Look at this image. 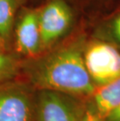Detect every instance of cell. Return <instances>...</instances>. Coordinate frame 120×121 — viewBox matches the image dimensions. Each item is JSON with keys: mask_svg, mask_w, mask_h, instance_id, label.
I'll list each match as a JSON object with an SVG mask.
<instances>
[{"mask_svg": "<svg viewBox=\"0 0 120 121\" xmlns=\"http://www.w3.org/2000/svg\"><path fill=\"white\" fill-rule=\"evenodd\" d=\"M21 78L37 91H58L83 100L91 98L96 87L81 51L74 46L24 60Z\"/></svg>", "mask_w": 120, "mask_h": 121, "instance_id": "6da1fadb", "label": "cell"}, {"mask_svg": "<svg viewBox=\"0 0 120 121\" xmlns=\"http://www.w3.org/2000/svg\"><path fill=\"white\" fill-rule=\"evenodd\" d=\"M37 91L21 77L0 84V121H36Z\"/></svg>", "mask_w": 120, "mask_h": 121, "instance_id": "7a4b0ae2", "label": "cell"}, {"mask_svg": "<svg viewBox=\"0 0 120 121\" xmlns=\"http://www.w3.org/2000/svg\"><path fill=\"white\" fill-rule=\"evenodd\" d=\"M87 103L61 92L37 91L36 121H82Z\"/></svg>", "mask_w": 120, "mask_h": 121, "instance_id": "3957f363", "label": "cell"}, {"mask_svg": "<svg viewBox=\"0 0 120 121\" xmlns=\"http://www.w3.org/2000/svg\"><path fill=\"white\" fill-rule=\"evenodd\" d=\"M84 63L96 87L104 85L120 77V52L106 43H96L83 56Z\"/></svg>", "mask_w": 120, "mask_h": 121, "instance_id": "277c9868", "label": "cell"}, {"mask_svg": "<svg viewBox=\"0 0 120 121\" xmlns=\"http://www.w3.org/2000/svg\"><path fill=\"white\" fill-rule=\"evenodd\" d=\"M72 13L62 0H52L38 13L41 49L52 45L70 27Z\"/></svg>", "mask_w": 120, "mask_h": 121, "instance_id": "5b68a950", "label": "cell"}, {"mask_svg": "<svg viewBox=\"0 0 120 121\" xmlns=\"http://www.w3.org/2000/svg\"><path fill=\"white\" fill-rule=\"evenodd\" d=\"M15 47L18 54L27 59L36 57L41 52V33L38 13L26 11L20 17L15 30Z\"/></svg>", "mask_w": 120, "mask_h": 121, "instance_id": "8992f818", "label": "cell"}, {"mask_svg": "<svg viewBox=\"0 0 120 121\" xmlns=\"http://www.w3.org/2000/svg\"><path fill=\"white\" fill-rule=\"evenodd\" d=\"M94 109L102 120L120 106V77L104 85L95 87L91 96Z\"/></svg>", "mask_w": 120, "mask_h": 121, "instance_id": "52a82bcc", "label": "cell"}, {"mask_svg": "<svg viewBox=\"0 0 120 121\" xmlns=\"http://www.w3.org/2000/svg\"><path fill=\"white\" fill-rule=\"evenodd\" d=\"M23 61L7 51L0 52V84L21 77Z\"/></svg>", "mask_w": 120, "mask_h": 121, "instance_id": "ba28073f", "label": "cell"}, {"mask_svg": "<svg viewBox=\"0 0 120 121\" xmlns=\"http://www.w3.org/2000/svg\"><path fill=\"white\" fill-rule=\"evenodd\" d=\"M17 0H0V35L8 41L17 8Z\"/></svg>", "mask_w": 120, "mask_h": 121, "instance_id": "9c48e42d", "label": "cell"}, {"mask_svg": "<svg viewBox=\"0 0 120 121\" xmlns=\"http://www.w3.org/2000/svg\"><path fill=\"white\" fill-rule=\"evenodd\" d=\"M82 121H104V120H102L98 116L95 109H94L92 104L91 102H87Z\"/></svg>", "mask_w": 120, "mask_h": 121, "instance_id": "30bf717a", "label": "cell"}, {"mask_svg": "<svg viewBox=\"0 0 120 121\" xmlns=\"http://www.w3.org/2000/svg\"><path fill=\"white\" fill-rule=\"evenodd\" d=\"M112 32L116 39L120 42V15L115 20L112 24Z\"/></svg>", "mask_w": 120, "mask_h": 121, "instance_id": "8fae6325", "label": "cell"}, {"mask_svg": "<svg viewBox=\"0 0 120 121\" xmlns=\"http://www.w3.org/2000/svg\"><path fill=\"white\" fill-rule=\"evenodd\" d=\"M104 121H120V106L111 113Z\"/></svg>", "mask_w": 120, "mask_h": 121, "instance_id": "7c38bea8", "label": "cell"}, {"mask_svg": "<svg viewBox=\"0 0 120 121\" xmlns=\"http://www.w3.org/2000/svg\"><path fill=\"white\" fill-rule=\"evenodd\" d=\"M6 41L0 35V52H3V51H6Z\"/></svg>", "mask_w": 120, "mask_h": 121, "instance_id": "4fadbf2b", "label": "cell"}]
</instances>
